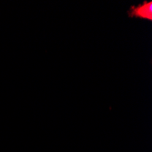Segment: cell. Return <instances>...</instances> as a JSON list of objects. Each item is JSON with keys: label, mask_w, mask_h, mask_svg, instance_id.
<instances>
[{"label": "cell", "mask_w": 152, "mask_h": 152, "mask_svg": "<svg viewBox=\"0 0 152 152\" xmlns=\"http://www.w3.org/2000/svg\"><path fill=\"white\" fill-rule=\"evenodd\" d=\"M130 18H137L151 21L152 20V1H143L137 6H131L129 10Z\"/></svg>", "instance_id": "1"}]
</instances>
